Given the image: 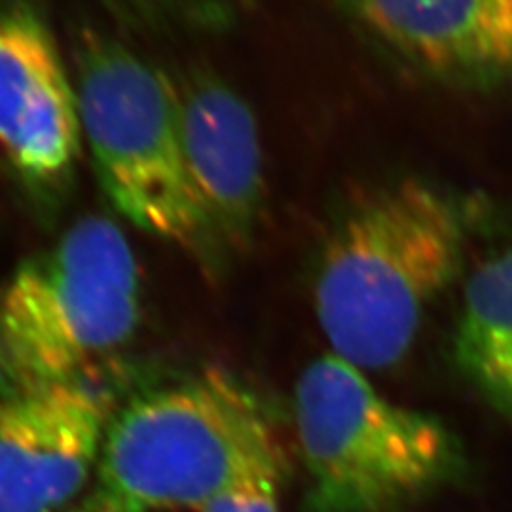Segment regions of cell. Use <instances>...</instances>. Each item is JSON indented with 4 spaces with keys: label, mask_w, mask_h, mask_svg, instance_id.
Returning a JSON list of instances; mask_svg holds the SVG:
<instances>
[{
    "label": "cell",
    "mask_w": 512,
    "mask_h": 512,
    "mask_svg": "<svg viewBox=\"0 0 512 512\" xmlns=\"http://www.w3.org/2000/svg\"><path fill=\"white\" fill-rule=\"evenodd\" d=\"M463 238L456 202L420 179L385 184L353 203L315 279V313L332 353L361 370L397 365L458 274Z\"/></svg>",
    "instance_id": "1"
},
{
    "label": "cell",
    "mask_w": 512,
    "mask_h": 512,
    "mask_svg": "<svg viewBox=\"0 0 512 512\" xmlns=\"http://www.w3.org/2000/svg\"><path fill=\"white\" fill-rule=\"evenodd\" d=\"M283 469L285 456L262 404L215 368L118 406L84 507L200 511L239 482L283 478Z\"/></svg>",
    "instance_id": "2"
},
{
    "label": "cell",
    "mask_w": 512,
    "mask_h": 512,
    "mask_svg": "<svg viewBox=\"0 0 512 512\" xmlns=\"http://www.w3.org/2000/svg\"><path fill=\"white\" fill-rule=\"evenodd\" d=\"M137 258L124 232L86 217L25 258L0 289V395L88 374L139 325Z\"/></svg>",
    "instance_id": "3"
},
{
    "label": "cell",
    "mask_w": 512,
    "mask_h": 512,
    "mask_svg": "<svg viewBox=\"0 0 512 512\" xmlns=\"http://www.w3.org/2000/svg\"><path fill=\"white\" fill-rule=\"evenodd\" d=\"M82 139L101 190L137 228L213 262L184 164L175 80L84 29L74 46Z\"/></svg>",
    "instance_id": "4"
},
{
    "label": "cell",
    "mask_w": 512,
    "mask_h": 512,
    "mask_svg": "<svg viewBox=\"0 0 512 512\" xmlns=\"http://www.w3.org/2000/svg\"><path fill=\"white\" fill-rule=\"evenodd\" d=\"M294 418L310 478L308 512H403L458 459L440 421L391 403L334 353L302 372Z\"/></svg>",
    "instance_id": "5"
},
{
    "label": "cell",
    "mask_w": 512,
    "mask_h": 512,
    "mask_svg": "<svg viewBox=\"0 0 512 512\" xmlns=\"http://www.w3.org/2000/svg\"><path fill=\"white\" fill-rule=\"evenodd\" d=\"M76 86L46 19L27 0H0V165L52 209L82 152Z\"/></svg>",
    "instance_id": "6"
},
{
    "label": "cell",
    "mask_w": 512,
    "mask_h": 512,
    "mask_svg": "<svg viewBox=\"0 0 512 512\" xmlns=\"http://www.w3.org/2000/svg\"><path fill=\"white\" fill-rule=\"evenodd\" d=\"M116 393L90 374L0 395V512H63L95 475Z\"/></svg>",
    "instance_id": "7"
},
{
    "label": "cell",
    "mask_w": 512,
    "mask_h": 512,
    "mask_svg": "<svg viewBox=\"0 0 512 512\" xmlns=\"http://www.w3.org/2000/svg\"><path fill=\"white\" fill-rule=\"evenodd\" d=\"M175 84L184 164L215 260L249 239L262 209L256 122L247 103L213 74H188Z\"/></svg>",
    "instance_id": "8"
},
{
    "label": "cell",
    "mask_w": 512,
    "mask_h": 512,
    "mask_svg": "<svg viewBox=\"0 0 512 512\" xmlns=\"http://www.w3.org/2000/svg\"><path fill=\"white\" fill-rule=\"evenodd\" d=\"M393 52L456 84L512 80V0H338Z\"/></svg>",
    "instance_id": "9"
},
{
    "label": "cell",
    "mask_w": 512,
    "mask_h": 512,
    "mask_svg": "<svg viewBox=\"0 0 512 512\" xmlns=\"http://www.w3.org/2000/svg\"><path fill=\"white\" fill-rule=\"evenodd\" d=\"M454 355L463 376L512 421V247L467 281Z\"/></svg>",
    "instance_id": "10"
},
{
    "label": "cell",
    "mask_w": 512,
    "mask_h": 512,
    "mask_svg": "<svg viewBox=\"0 0 512 512\" xmlns=\"http://www.w3.org/2000/svg\"><path fill=\"white\" fill-rule=\"evenodd\" d=\"M279 476L243 480L213 497L198 512H279Z\"/></svg>",
    "instance_id": "11"
},
{
    "label": "cell",
    "mask_w": 512,
    "mask_h": 512,
    "mask_svg": "<svg viewBox=\"0 0 512 512\" xmlns=\"http://www.w3.org/2000/svg\"><path fill=\"white\" fill-rule=\"evenodd\" d=\"M63 512H90L86 507H82V509H76V511H63Z\"/></svg>",
    "instance_id": "12"
}]
</instances>
